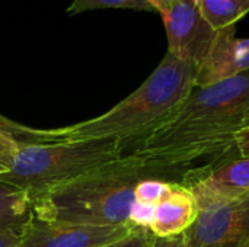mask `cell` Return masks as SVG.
I'll return each mask as SVG.
<instances>
[{
  "label": "cell",
  "mask_w": 249,
  "mask_h": 247,
  "mask_svg": "<svg viewBox=\"0 0 249 247\" xmlns=\"http://www.w3.org/2000/svg\"><path fill=\"white\" fill-rule=\"evenodd\" d=\"M156 0H73L67 9L69 15H76L96 9H131L139 12H155Z\"/></svg>",
  "instance_id": "5bb4252c"
},
{
  "label": "cell",
  "mask_w": 249,
  "mask_h": 247,
  "mask_svg": "<svg viewBox=\"0 0 249 247\" xmlns=\"http://www.w3.org/2000/svg\"><path fill=\"white\" fill-rule=\"evenodd\" d=\"M236 147L241 157H249V128H242L236 137Z\"/></svg>",
  "instance_id": "ffe728a7"
},
{
  "label": "cell",
  "mask_w": 249,
  "mask_h": 247,
  "mask_svg": "<svg viewBox=\"0 0 249 247\" xmlns=\"http://www.w3.org/2000/svg\"><path fill=\"white\" fill-rule=\"evenodd\" d=\"M133 229V226L50 223L31 215L20 231V247H102L124 237Z\"/></svg>",
  "instance_id": "52a82bcc"
},
{
  "label": "cell",
  "mask_w": 249,
  "mask_h": 247,
  "mask_svg": "<svg viewBox=\"0 0 249 247\" xmlns=\"http://www.w3.org/2000/svg\"><path fill=\"white\" fill-rule=\"evenodd\" d=\"M32 199L29 192L0 182V230L20 233L31 217Z\"/></svg>",
  "instance_id": "8fae6325"
},
{
  "label": "cell",
  "mask_w": 249,
  "mask_h": 247,
  "mask_svg": "<svg viewBox=\"0 0 249 247\" xmlns=\"http://www.w3.org/2000/svg\"><path fill=\"white\" fill-rule=\"evenodd\" d=\"M247 247H249V245H248V246H247Z\"/></svg>",
  "instance_id": "603a6c76"
},
{
  "label": "cell",
  "mask_w": 249,
  "mask_h": 247,
  "mask_svg": "<svg viewBox=\"0 0 249 247\" xmlns=\"http://www.w3.org/2000/svg\"><path fill=\"white\" fill-rule=\"evenodd\" d=\"M146 178L153 176L133 156L124 154L121 160L107 167L34 197L31 215L50 223L131 226L134 189Z\"/></svg>",
  "instance_id": "3957f363"
},
{
  "label": "cell",
  "mask_w": 249,
  "mask_h": 247,
  "mask_svg": "<svg viewBox=\"0 0 249 247\" xmlns=\"http://www.w3.org/2000/svg\"><path fill=\"white\" fill-rule=\"evenodd\" d=\"M249 112V70L194 87L175 116L131 147L156 179L185 185L197 175L239 159L236 137Z\"/></svg>",
  "instance_id": "6da1fadb"
},
{
  "label": "cell",
  "mask_w": 249,
  "mask_h": 247,
  "mask_svg": "<svg viewBox=\"0 0 249 247\" xmlns=\"http://www.w3.org/2000/svg\"><path fill=\"white\" fill-rule=\"evenodd\" d=\"M153 242H155V236L149 229L134 227L124 237L102 247H153Z\"/></svg>",
  "instance_id": "2e32d148"
},
{
  "label": "cell",
  "mask_w": 249,
  "mask_h": 247,
  "mask_svg": "<svg viewBox=\"0 0 249 247\" xmlns=\"http://www.w3.org/2000/svg\"><path fill=\"white\" fill-rule=\"evenodd\" d=\"M0 247H20V233L0 230Z\"/></svg>",
  "instance_id": "ac0fdd59"
},
{
  "label": "cell",
  "mask_w": 249,
  "mask_h": 247,
  "mask_svg": "<svg viewBox=\"0 0 249 247\" xmlns=\"http://www.w3.org/2000/svg\"><path fill=\"white\" fill-rule=\"evenodd\" d=\"M153 247H187L184 234L172 236V237H155Z\"/></svg>",
  "instance_id": "d6986e66"
},
{
  "label": "cell",
  "mask_w": 249,
  "mask_h": 247,
  "mask_svg": "<svg viewBox=\"0 0 249 247\" xmlns=\"http://www.w3.org/2000/svg\"><path fill=\"white\" fill-rule=\"evenodd\" d=\"M197 66L166 52L153 73L125 99L96 118L57 128L58 140L112 138L134 146L168 124L196 87Z\"/></svg>",
  "instance_id": "7a4b0ae2"
},
{
  "label": "cell",
  "mask_w": 249,
  "mask_h": 247,
  "mask_svg": "<svg viewBox=\"0 0 249 247\" xmlns=\"http://www.w3.org/2000/svg\"><path fill=\"white\" fill-rule=\"evenodd\" d=\"M244 128H249V112L245 115V119H244Z\"/></svg>",
  "instance_id": "44dd1931"
},
{
  "label": "cell",
  "mask_w": 249,
  "mask_h": 247,
  "mask_svg": "<svg viewBox=\"0 0 249 247\" xmlns=\"http://www.w3.org/2000/svg\"><path fill=\"white\" fill-rule=\"evenodd\" d=\"M7 170L6 169H3V167H0V175H3V173H6Z\"/></svg>",
  "instance_id": "7402d4cb"
},
{
  "label": "cell",
  "mask_w": 249,
  "mask_h": 247,
  "mask_svg": "<svg viewBox=\"0 0 249 247\" xmlns=\"http://www.w3.org/2000/svg\"><path fill=\"white\" fill-rule=\"evenodd\" d=\"M249 70V38L236 36V25L216 31L204 60L197 67L196 87L209 86Z\"/></svg>",
  "instance_id": "ba28073f"
},
{
  "label": "cell",
  "mask_w": 249,
  "mask_h": 247,
  "mask_svg": "<svg viewBox=\"0 0 249 247\" xmlns=\"http://www.w3.org/2000/svg\"><path fill=\"white\" fill-rule=\"evenodd\" d=\"M153 9L162 16L168 52L198 67L210 49L216 29L203 16L197 0H156Z\"/></svg>",
  "instance_id": "5b68a950"
},
{
  "label": "cell",
  "mask_w": 249,
  "mask_h": 247,
  "mask_svg": "<svg viewBox=\"0 0 249 247\" xmlns=\"http://www.w3.org/2000/svg\"><path fill=\"white\" fill-rule=\"evenodd\" d=\"M0 131L18 140L20 144H38L60 141L57 130H36L26 125H20L3 115H0Z\"/></svg>",
  "instance_id": "4fadbf2b"
},
{
  "label": "cell",
  "mask_w": 249,
  "mask_h": 247,
  "mask_svg": "<svg viewBox=\"0 0 249 247\" xmlns=\"http://www.w3.org/2000/svg\"><path fill=\"white\" fill-rule=\"evenodd\" d=\"M20 146L22 144L18 140L0 131V167L6 169L7 172L10 170Z\"/></svg>",
  "instance_id": "e0dca14e"
},
{
  "label": "cell",
  "mask_w": 249,
  "mask_h": 247,
  "mask_svg": "<svg viewBox=\"0 0 249 247\" xmlns=\"http://www.w3.org/2000/svg\"><path fill=\"white\" fill-rule=\"evenodd\" d=\"M171 183L172 182H166L155 178L142 179L134 189V201L155 207L168 194Z\"/></svg>",
  "instance_id": "9a60e30c"
},
{
  "label": "cell",
  "mask_w": 249,
  "mask_h": 247,
  "mask_svg": "<svg viewBox=\"0 0 249 247\" xmlns=\"http://www.w3.org/2000/svg\"><path fill=\"white\" fill-rule=\"evenodd\" d=\"M187 247H247L249 245V194L198 210L184 233Z\"/></svg>",
  "instance_id": "8992f818"
},
{
  "label": "cell",
  "mask_w": 249,
  "mask_h": 247,
  "mask_svg": "<svg viewBox=\"0 0 249 247\" xmlns=\"http://www.w3.org/2000/svg\"><path fill=\"white\" fill-rule=\"evenodd\" d=\"M198 215L194 195L181 183H171L168 194L155 205L149 230L155 237H172L184 234Z\"/></svg>",
  "instance_id": "30bf717a"
},
{
  "label": "cell",
  "mask_w": 249,
  "mask_h": 247,
  "mask_svg": "<svg viewBox=\"0 0 249 247\" xmlns=\"http://www.w3.org/2000/svg\"><path fill=\"white\" fill-rule=\"evenodd\" d=\"M124 147L112 138L22 144L0 182L29 192L31 199L57 185L107 167L124 157Z\"/></svg>",
  "instance_id": "277c9868"
},
{
  "label": "cell",
  "mask_w": 249,
  "mask_h": 247,
  "mask_svg": "<svg viewBox=\"0 0 249 247\" xmlns=\"http://www.w3.org/2000/svg\"><path fill=\"white\" fill-rule=\"evenodd\" d=\"M198 210L228 202L249 194V157L231 160L213 170L197 175L185 185Z\"/></svg>",
  "instance_id": "9c48e42d"
},
{
  "label": "cell",
  "mask_w": 249,
  "mask_h": 247,
  "mask_svg": "<svg viewBox=\"0 0 249 247\" xmlns=\"http://www.w3.org/2000/svg\"><path fill=\"white\" fill-rule=\"evenodd\" d=\"M203 16L217 31L236 25L249 12V0H197Z\"/></svg>",
  "instance_id": "7c38bea8"
}]
</instances>
